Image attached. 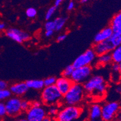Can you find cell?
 <instances>
[{
	"label": "cell",
	"mask_w": 121,
	"mask_h": 121,
	"mask_svg": "<svg viewBox=\"0 0 121 121\" xmlns=\"http://www.w3.org/2000/svg\"><path fill=\"white\" fill-rule=\"evenodd\" d=\"M96 60L97 65L100 66L108 65L113 62L110 53L104 54L97 56Z\"/></svg>",
	"instance_id": "obj_18"
},
{
	"label": "cell",
	"mask_w": 121,
	"mask_h": 121,
	"mask_svg": "<svg viewBox=\"0 0 121 121\" xmlns=\"http://www.w3.org/2000/svg\"><path fill=\"white\" fill-rule=\"evenodd\" d=\"M27 86L29 89H31L35 91H42L44 87L43 80L40 79H32L25 81Z\"/></svg>",
	"instance_id": "obj_17"
},
{
	"label": "cell",
	"mask_w": 121,
	"mask_h": 121,
	"mask_svg": "<svg viewBox=\"0 0 121 121\" xmlns=\"http://www.w3.org/2000/svg\"><path fill=\"white\" fill-rule=\"evenodd\" d=\"M46 110L47 116L52 117V119H54L58 113L59 111L60 110V108L59 105H53L47 107V108Z\"/></svg>",
	"instance_id": "obj_21"
},
{
	"label": "cell",
	"mask_w": 121,
	"mask_h": 121,
	"mask_svg": "<svg viewBox=\"0 0 121 121\" xmlns=\"http://www.w3.org/2000/svg\"><path fill=\"white\" fill-rule=\"evenodd\" d=\"M97 56L92 48L86 50L83 54L79 56L72 63L75 69L81 67L90 66L92 63L96 60Z\"/></svg>",
	"instance_id": "obj_8"
},
{
	"label": "cell",
	"mask_w": 121,
	"mask_h": 121,
	"mask_svg": "<svg viewBox=\"0 0 121 121\" xmlns=\"http://www.w3.org/2000/svg\"><path fill=\"white\" fill-rule=\"evenodd\" d=\"M54 31H52V30H47L45 31V32H44V36H45L46 37H51L54 34Z\"/></svg>",
	"instance_id": "obj_36"
},
{
	"label": "cell",
	"mask_w": 121,
	"mask_h": 121,
	"mask_svg": "<svg viewBox=\"0 0 121 121\" xmlns=\"http://www.w3.org/2000/svg\"><path fill=\"white\" fill-rule=\"evenodd\" d=\"M37 10L34 7H29L25 11V15L29 18H35L37 15Z\"/></svg>",
	"instance_id": "obj_29"
},
{
	"label": "cell",
	"mask_w": 121,
	"mask_h": 121,
	"mask_svg": "<svg viewBox=\"0 0 121 121\" xmlns=\"http://www.w3.org/2000/svg\"><path fill=\"white\" fill-rule=\"evenodd\" d=\"M56 7H55L54 5H52L50 7H49L47 11L46 12V13L45 15V19L46 21H49L50 20L51 18L53 17V16L54 15L55 13L56 12Z\"/></svg>",
	"instance_id": "obj_28"
},
{
	"label": "cell",
	"mask_w": 121,
	"mask_h": 121,
	"mask_svg": "<svg viewBox=\"0 0 121 121\" xmlns=\"http://www.w3.org/2000/svg\"><path fill=\"white\" fill-rule=\"evenodd\" d=\"M47 116V110L43 105L38 107L32 106L25 113V117L28 121H42Z\"/></svg>",
	"instance_id": "obj_10"
},
{
	"label": "cell",
	"mask_w": 121,
	"mask_h": 121,
	"mask_svg": "<svg viewBox=\"0 0 121 121\" xmlns=\"http://www.w3.org/2000/svg\"><path fill=\"white\" fill-rule=\"evenodd\" d=\"M102 105L98 103L92 104L89 108L88 117L90 120L101 119Z\"/></svg>",
	"instance_id": "obj_15"
},
{
	"label": "cell",
	"mask_w": 121,
	"mask_h": 121,
	"mask_svg": "<svg viewBox=\"0 0 121 121\" xmlns=\"http://www.w3.org/2000/svg\"><path fill=\"white\" fill-rule=\"evenodd\" d=\"M116 121H121V119H117V120H116Z\"/></svg>",
	"instance_id": "obj_46"
},
{
	"label": "cell",
	"mask_w": 121,
	"mask_h": 121,
	"mask_svg": "<svg viewBox=\"0 0 121 121\" xmlns=\"http://www.w3.org/2000/svg\"><path fill=\"white\" fill-rule=\"evenodd\" d=\"M13 121H28L27 119L24 117H17L16 119L13 120Z\"/></svg>",
	"instance_id": "obj_39"
},
{
	"label": "cell",
	"mask_w": 121,
	"mask_h": 121,
	"mask_svg": "<svg viewBox=\"0 0 121 121\" xmlns=\"http://www.w3.org/2000/svg\"><path fill=\"white\" fill-rule=\"evenodd\" d=\"M32 107V101L27 99H21V109L22 113H26Z\"/></svg>",
	"instance_id": "obj_24"
},
{
	"label": "cell",
	"mask_w": 121,
	"mask_h": 121,
	"mask_svg": "<svg viewBox=\"0 0 121 121\" xmlns=\"http://www.w3.org/2000/svg\"><path fill=\"white\" fill-rule=\"evenodd\" d=\"M21 98L17 96H12L9 99L5 101V110L7 116L10 117H16L21 114Z\"/></svg>",
	"instance_id": "obj_7"
},
{
	"label": "cell",
	"mask_w": 121,
	"mask_h": 121,
	"mask_svg": "<svg viewBox=\"0 0 121 121\" xmlns=\"http://www.w3.org/2000/svg\"><path fill=\"white\" fill-rule=\"evenodd\" d=\"M63 2V0H56L55 1V3H54V5H54L55 7H56V8H58V7H59L60 5H61Z\"/></svg>",
	"instance_id": "obj_38"
},
{
	"label": "cell",
	"mask_w": 121,
	"mask_h": 121,
	"mask_svg": "<svg viewBox=\"0 0 121 121\" xmlns=\"http://www.w3.org/2000/svg\"><path fill=\"white\" fill-rule=\"evenodd\" d=\"M7 116L6 110L4 102H0V117H4Z\"/></svg>",
	"instance_id": "obj_31"
},
{
	"label": "cell",
	"mask_w": 121,
	"mask_h": 121,
	"mask_svg": "<svg viewBox=\"0 0 121 121\" xmlns=\"http://www.w3.org/2000/svg\"><path fill=\"white\" fill-rule=\"evenodd\" d=\"M83 87L86 93L94 98H102L106 94L108 84L103 77L96 75L92 76L83 84Z\"/></svg>",
	"instance_id": "obj_1"
},
{
	"label": "cell",
	"mask_w": 121,
	"mask_h": 121,
	"mask_svg": "<svg viewBox=\"0 0 121 121\" xmlns=\"http://www.w3.org/2000/svg\"><path fill=\"white\" fill-rule=\"evenodd\" d=\"M119 71L120 73L121 74V62L119 63Z\"/></svg>",
	"instance_id": "obj_43"
},
{
	"label": "cell",
	"mask_w": 121,
	"mask_h": 121,
	"mask_svg": "<svg viewBox=\"0 0 121 121\" xmlns=\"http://www.w3.org/2000/svg\"><path fill=\"white\" fill-rule=\"evenodd\" d=\"M73 84V82H72L70 78L61 77L56 79L55 86L56 87L61 94L64 96L69 91Z\"/></svg>",
	"instance_id": "obj_12"
},
{
	"label": "cell",
	"mask_w": 121,
	"mask_h": 121,
	"mask_svg": "<svg viewBox=\"0 0 121 121\" xmlns=\"http://www.w3.org/2000/svg\"><path fill=\"white\" fill-rule=\"evenodd\" d=\"M44 28H45V31L47 30H52L55 31V24L53 21H47L45 22V25H44Z\"/></svg>",
	"instance_id": "obj_30"
},
{
	"label": "cell",
	"mask_w": 121,
	"mask_h": 121,
	"mask_svg": "<svg viewBox=\"0 0 121 121\" xmlns=\"http://www.w3.org/2000/svg\"><path fill=\"white\" fill-rule=\"evenodd\" d=\"M115 91L117 93H121V84L119 83V84H116V86L115 87Z\"/></svg>",
	"instance_id": "obj_37"
},
{
	"label": "cell",
	"mask_w": 121,
	"mask_h": 121,
	"mask_svg": "<svg viewBox=\"0 0 121 121\" xmlns=\"http://www.w3.org/2000/svg\"><path fill=\"white\" fill-rule=\"evenodd\" d=\"M63 96L55 86L44 87L41 93V101L46 107L59 105L62 103Z\"/></svg>",
	"instance_id": "obj_3"
},
{
	"label": "cell",
	"mask_w": 121,
	"mask_h": 121,
	"mask_svg": "<svg viewBox=\"0 0 121 121\" xmlns=\"http://www.w3.org/2000/svg\"><path fill=\"white\" fill-rule=\"evenodd\" d=\"M8 87L9 84L6 81L3 80H0V90L7 89Z\"/></svg>",
	"instance_id": "obj_32"
},
{
	"label": "cell",
	"mask_w": 121,
	"mask_h": 121,
	"mask_svg": "<svg viewBox=\"0 0 121 121\" xmlns=\"http://www.w3.org/2000/svg\"><path fill=\"white\" fill-rule=\"evenodd\" d=\"M9 90L13 96L21 98L27 93L29 88L25 82H18L12 84L10 86Z\"/></svg>",
	"instance_id": "obj_13"
},
{
	"label": "cell",
	"mask_w": 121,
	"mask_h": 121,
	"mask_svg": "<svg viewBox=\"0 0 121 121\" xmlns=\"http://www.w3.org/2000/svg\"><path fill=\"white\" fill-rule=\"evenodd\" d=\"M74 69H75V68H73V65H69L65 67V69L61 73V77L67 78H70Z\"/></svg>",
	"instance_id": "obj_25"
},
{
	"label": "cell",
	"mask_w": 121,
	"mask_h": 121,
	"mask_svg": "<svg viewBox=\"0 0 121 121\" xmlns=\"http://www.w3.org/2000/svg\"><path fill=\"white\" fill-rule=\"evenodd\" d=\"M85 93L82 84L73 83L69 91L63 96L62 104L65 105H79L84 100Z\"/></svg>",
	"instance_id": "obj_2"
},
{
	"label": "cell",
	"mask_w": 121,
	"mask_h": 121,
	"mask_svg": "<svg viewBox=\"0 0 121 121\" xmlns=\"http://www.w3.org/2000/svg\"><path fill=\"white\" fill-rule=\"evenodd\" d=\"M121 111V105L117 101H110L102 105L101 119L103 121H113Z\"/></svg>",
	"instance_id": "obj_5"
},
{
	"label": "cell",
	"mask_w": 121,
	"mask_h": 121,
	"mask_svg": "<svg viewBox=\"0 0 121 121\" xmlns=\"http://www.w3.org/2000/svg\"><path fill=\"white\" fill-rule=\"evenodd\" d=\"M83 109L79 105H65L60 108L55 121H76L81 116Z\"/></svg>",
	"instance_id": "obj_4"
},
{
	"label": "cell",
	"mask_w": 121,
	"mask_h": 121,
	"mask_svg": "<svg viewBox=\"0 0 121 121\" xmlns=\"http://www.w3.org/2000/svg\"><path fill=\"white\" fill-rule=\"evenodd\" d=\"M75 2L73 1H69V3H68V5H67V10L68 11H72L75 9Z\"/></svg>",
	"instance_id": "obj_34"
},
{
	"label": "cell",
	"mask_w": 121,
	"mask_h": 121,
	"mask_svg": "<svg viewBox=\"0 0 121 121\" xmlns=\"http://www.w3.org/2000/svg\"><path fill=\"white\" fill-rule=\"evenodd\" d=\"M110 40L115 47L121 45V33H113Z\"/></svg>",
	"instance_id": "obj_22"
},
{
	"label": "cell",
	"mask_w": 121,
	"mask_h": 121,
	"mask_svg": "<svg viewBox=\"0 0 121 121\" xmlns=\"http://www.w3.org/2000/svg\"><path fill=\"white\" fill-rule=\"evenodd\" d=\"M6 28L5 24L3 22H0V31H4Z\"/></svg>",
	"instance_id": "obj_40"
},
{
	"label": "cell",
	"mask_w": 121,
	"mask_h": 121,
	"mask_svg": "<svg viewBox=\"0 0 121 121\" xmlns=\"http://www.w3.org/2000/svg\"><path fill=\"white\" fill-rule=\"evenodd\" d=\"M89 121H103L102 119H99V120H90Z\"/></svg>",
	"instance_id": "obj_45"
},
{
	"label": "cell",
	"mask_w": 121,
	"mask_h": 121,
	"mask_svg": "<svg viewBox=\"0 0 121 121\" xmlns=\"http://www.w3.org/2000/svg\"><path fill=\"white\" fill-rule=\"evenodd\" d=\"M88 2V0H81L80 3H81V4H84V3H86Z\"/></svg>",
	"instance_id": "obj_42"
},
{
	"label": "cell",
	"mask_w": 121,
	"mask_h": 121,
	"mask_svg": "<svg viewBox=\"0 0 121 121\" xmlns=\"http://www.w3.org/2000/svg\"><path fill=\"white\" fill-rule=\"evenodd\" d=\"M117 118L118 119H121V110L120 111V112L119 113L118 115H117Z\"/></svg>",
	"instance_id": "obj_44"
},
{
	"label": "cell",
	"mask_w": 121,
	"mask_h": 121,
	"mask_svg": "<svg viewBox=\"0 0 121 121\" xmlns=\"http://www.w3.org/2000/svg\"><path fill=\"white\" fill-rule=\"evenodd\" d=\"M111 81L115 84H119L120 83L121 79V74L120 73L119 71H113L111 70V73L110 76Z\"/></svg>",
	"instance_id": "obj_26"
},
{
	"label": "cell",
	"mask_w": 121,
	"mask_h": 121,
	"mask_svg": "<svg viewBox=\"0 0 121 121\" xmlns=\"http://www.w3.org/2000/svg\"><path fill=\"white\" fill-rule=\"evenodd\" d=\"M113 34V31L110 26L105 27L95 35L94 37V42L96 43L101 42L110 39Z\"/></svg>",
	"instance_id": "obj_14"
},
{
	"label": "cell",
	"mask_w": 121,
	"mask_h": 121,
	"mask_svg": "<svg viewBox=\"0 0 121 121\" xmlns=\"http://www.w3.org/2000/svg\"><path fill=\"white\" fill-rule=\"evenodd\" d=\"M43 104H42L41 101H38V100H35V101H32V106L35 107H38L42 106Z\"/></svg>",
	"instance_id": "obj_35"
},
{
	"label": "cell",
	"mask_w": 121,
	"mask_h": 121,
	"mask_svg": "<svg viewBox=\"0 0 121 121\" xmlns=\"http://www.w3.org/2000/svg\"><path fill=\"white\" fill-rule=\"evenodd\" d=\"M56 79L57 78L55 77L51 76V77H47L45 79H44V80H43L44 87H49L52 86H55V83H56Z\"/></svg>",
	"instance_id": "obj_27"
},
{
	"label": "cell",
	"mask_w": 121,
	"mask_h": 121,
	"mask_svg": "<svg viewBox=\"0 0 121 121\" xmlns=\"http://www.w3.org/2000/svg\"><path fill=\"white\" fill-rule=\"evenodd\" d=\"M110 54L113 63L119 64L121 62V45L115 47Z\"/></svg>",
	"instance_id": "obj_19"
},
{
	"label": "cell",
	"mask_w": 121,
	"mask_h": 121,
	"mask_svg": "<svg viewBox=\"0 0 121 121\" xmlns=\"http://www.w3.org/2000/svg\"><path fill=\"white\" fill-rule=\"evenodd\" d=\"M93 69L91 66L81 67L74 69L70 80L75 84H84L92 77Z\"/></svg>",
	"instance_id": "obj_6"
},
{
	"label": "cell",
	"mask_w": 121,
	"mask_h": 121,
	"mask_svg": "<svg viewBox=\"0 0 121 121\" xmlns=\"http://www.w3.org/2000/svg\"><path fill=\"white\" fill-rule=\"evenodd\" d=\"M5 35L9 39L14 40L18 43H23L28 41L30 39V36L28 33L18 28H10L5 30Z\"/></svg>",
	"instance_id": "obj_9"
},
{
	"label": "cell",
	"mask_w": 121,
	"mask_h": 121,
	"mask_svg": "<svg viewBox=\"0 0 121 121\" xmlns=\"http://www.w3.org/2000/svg\"><path fill=\"white\" fill-rule=\"evenodd\" d=\"M67 37V34H61V35H59L57 37L56 41H57L58 42H61L64 41V40L66 39Z\"/></svg>",
	"instance_id": "obj_33"
},
{
	"label": "cell",
	"mask_w": 121,
	"mask_h": 121,
	"mask_svg": "<svg viewBox=\"0 0 121 121\" xmlns=\"http://www.w3.org/2000/svg\"><path fill=\"white\" fill-rule=\"evenodd\" d=\"M115 48V47L111 42L108 39L101 42L94 43L92 48L93 49L96 56H98L104 54L110 53Z\"/></svg>",
	"instance_id": "obj_11"
},
{
	"label": "cell",
	"mask_w": 121,
	"mask_h": 121,
	"mask_svg": "<svg viewBox=\"0 0 121 121\" xmlns=\"http://www.w3.org/2000/svg\"><path fill=\"white\" fill-rule=\"evenodd\" d=\"M12 96V94L9 88L3 89V90H0V102L7 101Z\"/></svg>",
	"instance_id": "obj_23"
},
{
	"label": "cell",
	"mask_w": 121,
	"mask_h": 121,
	"mask_svg": "<svg viewBox=\"0 0 121 121\" xmlns=\"http://www.w3.org/2000/svg\"><path fill=\"white\" fill-rule=\"evenodd\" d=\"M111 28L113 33H121V11L114 15L110 21Z\"/></svg>",
	"instance_id": "obj_16"
},
{
	"label": "cell",
	"mask_w": 121,
	"mask_h": 121,
	"mask_svg": "<svg viewBox=\"0 0 121 121\" xmlns=\"http://www.w3.org/2000/svg\"><path fill=\"white\" fill-rule=\"evenodd\" d=\"M42 121H53V119L49 116H47Z\"/></svg>",
	"instance_id": "obj_41"
},
{
	"label": "cell",
	"mask_w": 121,
	"mask_h": 121,
	"mask_svg": "<svg viewBox=\"0 0 121 121\" xmlns=\"http://www.w3.org/2000/svg\"><path fill=\"white\" fill-rule=\"evenodd\" d=\"M67 19V18L64 17V16H59V17H56L55 19H54L53 22H54L55 26V31H59L61 30L65 26Z\"/></svg>",
	"instance_id": "obj_20"
}]
</instances>
